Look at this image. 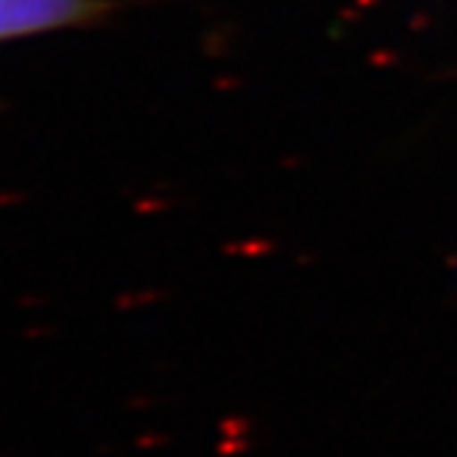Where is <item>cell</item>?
<instances>
[{
    "label": "cell",
    "instance_id": "6da1fadb",
    "mask_svg": "<svg viewBox=\"0 0 457 457\" xmlns=\"http://www.w3.org/2000/svg\"><path fill=\"white\" fill-rule=\"evenodd\" d=\"M103 0H0V42L91 22Z\"/></svg>",
    "mask_w": 457,
    "mask_h": 457
}]
</instances>
